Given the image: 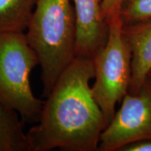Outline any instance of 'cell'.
Returning a JSON list of instances; mask_svg holds the SVG:
<instances>
[{
  "label": "cell",
  "mask_w": 151,
  "mask_h": 151,
  "mask_svg": "<svg viewBox=\"0 0 151 151\" xmlns=\"http://www.w3.org/2000/svg\"><path fill=\"white\" fill-rule=\"evenodd\" d=\"M93 60L76 57L43 102L40 118L27 132L31 151L98 150L108 125L90 82Z\"/></svg>",
  "instance_id": "obj_1"
},
{
  "label": "cell",
  "mask_w": 151,
  "mask_h": 151,
  "mask_svg": "<svg viewBox=\"0 0 151 151\" xmlns=\"http://www.w3.org/2000/svg\"><path fill=\"white\" fill-rule=\"evenodd\" d=\"M71 0H39L26 36L39 60L47 97L76 58V19Z\"/></svg>",
  "instance_id": "obj_2"
},
{
  "label": "cell",
  "mask_w": 151,
  "mask_h": 151,
  "mask_svg": "<svg viewBox=\"0 0 151 151\" xmlns=\"http://www.w3.org/2000/svg\"><path fill=\"white\" fill-rule=\"evenodd\" d=\"M37 65L39 58L24 32H0V103L27 123L39 121L44 102L30 85V73Z\"/></svg>",
  "instance_id": "obj_3"
},
{
  "label": "cell",
  "mask_w": 151,
  "mask_h": 151,
  "mask_svg": "<svg viewBox=\"0 0 151 151\" xmlns=\"http://www.w3.org/2000/svg\"><path fill=\"white\" fill-rule=\"evenodd\" d=\"M107 41L94 57L93 97L102 111L107 124L116 113L117 104L129 92L132 79L131 52L122 35L120 15L108 22Z\"/></svg>",
  "instance_id": "obj_4"
},
{
  "label": "cell",
  "mask_w": 151,
  "mask_h": 151,
  "mask_svg": "<svg viewBox=\"0 0 151 151\" xmlns=\"http://www.w3.org/2000/svg\"><path fill=\"white\" fill-rule=\"evenodd\" d=\"M151 140V79L137 93L128 92L101 137L98 150L120 151L141 141Z\"/></svg>",
  "instance_id": "obj_5"
},
{
  "label": "cell",
  "mask_w": 151,
  "mask_h": 151,
  "mask_svg": "<svg viewBox=\"0 0 151 151\" xmlns=\"http://www.w3.org/2000/svg\"><path fill=\"white\" fill-rule=\"evenodd\" d=\"M103 0H71L76 19V57L93 59L104 46L109 24L101 11Z\"/></svg>",
  "instance_id": "obj_6"
},
{
  "label": "cell",
  "mask_w": 151,
  "mask_h": 151,
  "mask_svg": "<svg viewBox=\"0 0 151 151\" xmlns=\"http://www.w3.org/2000/svg\"><path fill=\"white\" fill-rule=\"evenodd\" d=\"M122 35L131 52L129 92L135 94L146 82L151 71V19L123 25Z\"/></svg>",
  "instance_id": "obj_7"
},
{
  "label": "cell",
  "mask_w": 151,
  "mask_h": 151,
  "mask_svg": "<svg viewBox=\"0 0 151 151\" xmlns=\"http://www.w3.org/2000/svg\"><path fill=\"white\" fill-rule=\"evenodd\" d=\"M24 123L16 111L0 103V151H31Z\"/></svg>",
  "instance_id": "obj_8"
},
{
  "label": "cell",
  "mask_w": 151,
  "mask_h": 151,
  "mask_svg": "<svg viewBox=\"0 0 151 151\" xmlns=\"http://www.w3.org/2000/svg\"><path fill=\"white\" fill-rule=\"evenodd\" d=\"M39 0H0V32H24Z\"/></svg>",
  "instance_id": "obj_9"
},
{
  "label": "cell",
  "mask_w": 151,
  "mask_h": 151,
  "mask_svg": "<svg viewBox=\"0 0 151 151\" xmlns=\"http://www.w3.org/2000/svg\"><path fill=\"white\" fill-rule=\"evenodd\" d=\"M120 15L124 25L151 19V0H124Z\"/></svg>",
  "instance_id": "obj_10"
},
{
  "label": "cell",
  "mask_w": 151,
  "mask_h": 151,
  "mask_svg": "<svg viewBox=\"0 0 151 151\" xmlns=\"http://www.w3.org/2000/svg\"><path fill=\"white\" fill-rule=\"evenodd\" d=\"M124 0H103L101 11L103 18L108 23L113 17L120 15Z\"/></svg>",
  "instance_id": "obj_11"
},
{
  "label": "cell",
  "mask_w": 151,
  "mask_h": 151,
  "mask_svg": "<svg viewBox=\"0 0 151 151\" xmlns=\"http://www.w3.org/2000/svg\"><path fill=\"white\" fill-rule=\"evenodd\" d=\"M120 151H151V140L141 141L124 147Z\"/></svg>",
  "instance_id": "obj_12"
},
{
  "label": "cell",
  "mask_w": 151,
  "mask_h": 151,
  "mask_svg": "<svg viewBox=\"0 0 151 151\" xmlns=\"http://www.w3.org/2000/svg\"><path fill=\"white\" fill-rule=\"evenodd\" d=\"M148 77H149V78H150L151 79V71H150V73H149V75H148Z\"/></svg>",
  "instance_id": "obj_13"
}]
</instances>
